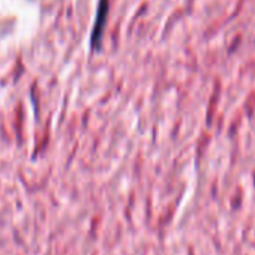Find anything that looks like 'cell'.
Here are the masks:
<instances>
[{"mask_svg": "<svg viewBox=\"0 0 255 255\" xmlns=\"http://www.w3.org/2000/svg\"><path fill=\"white\" fill-rule=\"evenodd\" d=\"M108 11V0H99L98 3V11H96V20L92 29V35H90V42L92 47H95L99 39H101V33H102V26H104V20Z\"/></svg>", "mask_w": 255, "mask_h": 255, "instance_id": "6da1fadb", "label": "cell"}]
</instances>
